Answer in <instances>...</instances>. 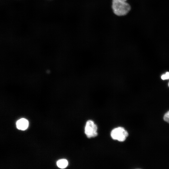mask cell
I'll return each instance as SVG.
<instances>
[{"label":"cell","instance_id":"obj_8","mask_svg":"<svg viewBox=\"0 0 169 169\" xmlns=\"http://www.w3.org/2000/svg\"><path fill=\"white\" fill-rule=\"evenodd\" d=\"M168 85H169V84H168Z\"/></svg>","mask_w":169,"mask_h":169},{"label":"cell","instance_id":"obj_3","mask_svg":"<svg viewBox=\"0 0 169 169\" xmlns=\"http://www.w3.org/2000/svg\"><path fill=\"white\" fill-rule=\"evenodd\" d=\"M84 130L85 133L89 138L94 137L97 135V126L92 120H90L87 121Z\"/></svg>","mask_w":169,"mask_h":169},{"label":"cell","instance_id":"obj_1","mask_svg":"<svg viewBox=\"0 0 169 169\" xmlns=\"http://www.w3.org/2000/svg\"><path fill=\"white\" fill-rule=\"evenodd\" d=\"M111 7L113 13L119 17L125 16L131 8L127 0H112Z\"/></svg>","mask_w":169,"mask_h":169},{"label":"cell","instance_id":"obj_7","mask_svg":"<svg viewBox=\"0 0 169 169\" xmlns=\"http://www.w3.org/2000/svg\"><path fill=\"white\" fill-rule=\"evenodd\" d=\"M161 78L163 80L169 79V72H166L165 74L162 75Z\"/></svg>","mask_w":169,"mask_h":169},{"label":"cell","instance_id":"obj_5","mask_svg":"<svg viewBox=\"0 0 169 169\" xmlns=\"http://www.w3.org/2000/svg\"><path fill=\"white\" fill-rule=\"evenodd\" d=\"M68 161L65 159H62L58 161L57 162V166L61 168H64L66 167L68 165Z\"/></svg>","mask_w":169,"mask_h":169},{"label":"cell","instance_id":"obj_4","mask_svg":"<svg viewBox=\"0 0 169 169\" xmlns=\"http://www.w3.org/2000/svg\"><path fill=\"white\" fill-rule=\"evenodd\" d=\"M16 126L18 129L24 130L26 129L28 127V122L26 119L21 118L17 121Z\"/></svg>","mask_w":169,"mask_h":169},{"label":"cell","instance_id":"obj_6","mask_svg":"<svg viewBox=\"0 0 169 169\" xmlns=\"http://www.w3.org/2000/svg\"><path fill=\"white\" fill-rule=\"evenodd\" d=\"M164 119L165 121L169 123V111L165 114Z\"/></svg>","mask_w":169,"mask_h":169},{"label":"cell","instance_id":"obj_2","mask_svg":"<svg viewBox=\"0 0 169 169\" xmlns=\"http://www.w3.org/2000/svg\"><path fill=\"white\" fill-rule=\"evenodd\" d=\"M128 135L127 131L121 127L114 129L111 132V136L112 138L120 141H124Z\"/></svg>","mask_w":169,"mask_h":169}]
</instances>
